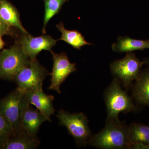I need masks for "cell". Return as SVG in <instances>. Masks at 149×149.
<instances>
[{"label": "cell", "mask_w": 149, "mask_h": 149, "mask_svg": "<svg viewBox=\"0 0 149 149\" xmlns=\"http://www.w3.org/2000/svg\"><path fill=\"white\" fill-rule=\"evenodd\" d=\"M144 64L148 65H149V58H146L144 61Z\"/></svg>", "instance_id": "22"}, {"label": "cell", "mask_w": 149, "mask_h": 149, "mask_svg": "<svg viewBox=\"0 0 149 149\" xmlns=\"http://www.w3.org/2000/svg\"><path fill=\"white\" fill-rule=\"evenodd\" d=\"M13 35L14 33L12 30L11 27L6 24L0 17V35Z\"/></svg>", "instance_id": "20"}, {"label": "cell", "mask_w": 149, "mask_h": 149, "mask_svg": "<svg viewBox=\"0 0 149 149\" xmlns=\"http://www.w3.org/2000/svg\"><path fill=\"white\" fill-rule=\"evenodd\" d=\"M17 42L29 58L34 60L42 51H49L51 52L57 40L49 35L34 37L29 34H23Z\"/></svg>", "instance_id": "9"}, {"label": "cell", "mask_w": 149, "mask_h": 149, "mask_svg": "<svg viewBox=\"0 0 149 149\" xmlns=\"http://www.w3.org/2000/svg\"><path fill=\"white\" fill-rule=\"evenodd\" d=\"M112 49L117 52H131L149 49V40H135L129 37H119L117 42L112 45Z\"/></svg>", "instance_id": "16"}, {"label": "cell", "mask_w": 149, "mask_h": 149, "mask_svg": "<svg viewBox=\"0 0 149 149\" xmlns=\"http://www.w3.org/2000/svg\"><path fill=\"white\" fill-rule=\"evenodd\" d=\"M47 74V70L37 59H30L17 72L13 80L17 84V88L23 93L42 90L43 82Z\"/></svg>", "instance_id": "5"}, {"label": "cell", "mask_w": 149, "mask_h": 149, "mask_svg": "<svg viewBox=\"0 0 149 149\" xmlns=\"http://www.w3.org/2000/svg\"><path fill=\"white\" fill-rule=\"evenodd\" d=\"M45 2V14L44 25L42 29L43 34L46 33V27L50 20L57 14L61 8L62 6L66 0H44Z\"/></svg>", "instance_id": "18"}, {"label": "cell", "mask_w": 149, "mask_h": 149, "mask_svg": "<svg viewBox=\"0 0 149 149\" xmlns=\"http://www.w3.org/2000/svg\"><path fill=\"white\" fill-rule=\"evenodd\" d=\"M53 60L52 70L50 73L51 84L48 89L54 90L60 94L61 85L68 77L76 70L75 63L70 62L68 57L64 53L56 54L52 51Z\"/></svg>", "instance_id": "8"}, {"label": "cell", "mask_w": 149, "mask_h": 149, "mask_svg": "<svg viewBox=\"0 0 149 149\" xmlns=\"http://www.w3.org/2000/svg\"><path fill=\"white\" fill-rule=\"evenodd\" d=\"M12 135V131L8 123L0 114V144L6 141Z\"/></svg>", "instance_id": "19"}, {"label": "cell", "mask_w": 149, "mask_h": 149, "mask_svg": "<svg viewBox=\"0 0 149 149\" xmlns=\"http://www.w3.org/2000/svg\"><path fill=\"white\" fill-rule=\"evenodd\" d=\"M0 17L10 27H15L24 34H29L22 24L18 11L7 0H0Z\"/></svg>", "instance_id": "14"}, {"label": "cell", "mask_w": 149, "mask_h": 149, "mask_svg": "<svg viewBox=\"0 0 149 149\" xmlns=\"http://www.w3.org/2000/svg\"><path fill=\"white\" fill-rule=\"evenodd\" d=\"M30 59L17 42L9 49L0 52V78L13 80Z\"/></svg>", "instance_id": "6"}, {"label": "cell", "mask_w": 149, "mask_h": 149, "mask_svg": "<svg viewBox=\"0 0 149 149\" xmlns=\"http://www.w3.org/2000/svg\"><path fill=\"white\" fill-rule=\"evenodd\" d=\"M51 122L37 109L33 108L29 102L24 107L21 118L22 130L29 135L37 136L40 126L45 121Z\"/></svg>", "instance_id": "10"}, {"label": "cell", "mask_w": 149, "mask_h": 149, "mask_svg": "<svg viewBox=\"0 0 149 149\" xmlns=\"http://www.w3.org/2000/svg\"><path fill=\"white\" fill-rule=\"evenodd\" d=\"M131 148L149 149V126L133 123L128 127Z\"/></svg>", "instance_id": "13"}, {"label": "cell", "mask_w": 149, "mask_h": 149, "mask_svg": "<svg viewBox=\"0 0 149 149\" xmlns=\"http://www.w3.org/2000/svg\"><path fill=\"white\" fill-rule=\"evenodd\" d=\"M105 99L107 110V120H119L118 115L120 113L130 112L135 109L132 99L123 90L116 78L107 89Z\"/></svg>", "instance_id": "3"}, {"label": "cell", "mask_w": 149, "mask_h": 149, "mask_svg": "<svg viewBox=\"0 0 149 149\" xmlns=\"http://www.w3.org/2000/svg\"><path fill=\"white\" fill-rule=\"evenodd\" d=\"M28 102L24 93L17 88L0 100V114L8 123L13 135L23 130L22 116L24 107Z\"/></svg>", "instance_id": "2"}, {"label": "cell", "mask_w": 149, "mask_h": 149, "mask_svg": "<svg viewBox=\"0 0 149 149\" xmlns=\"http://www.w3.org/2000/svg\"><path fill=\"white\" fill-rule=\"evenodd\" d=\"M133 94L139 104L149 106V69L140 73L136 80Z\"/></svg>", "instance_id": "15"}, {"label": "cell", "mask_w": 149, "mask_h": 149, "mask_svg": "<svg viewBox=\"0 0 149 149\" xmlns=\"http://www.w3.org/2000/svg\"><path fill=\"white\" fill-rule=\"evenodd\" d=\"M144 64V61H141L135 54L129 52L123 58L113 62L110 67L116 79L128 88L139 77Z\"/></svg>", "instance_id": "7"}, {"label": "cell", "mask_w": 149, "mask_h": 149, "mask_svg": "<svg viewBox=\"0 0 149 149\" xmlns=\"http://www.w3.org/2000/svg\"><path fill=\"white\" fill-rule=\"evenodd\" d=\"M24 94L29 103L35 106L41 113L52 121L51 116L55 111L53 103L54 99V96L47 95L43 90L29 91Z\"/></svg>", "instance_id": "11"}, {"label": "cell", "mask_w": 149, "mask_h": 149, "mask_svg": "<svg viewBox=\"0 0 149 149\" xmlns=\"http://www.w3.org/2000/svg\"><path fill=\"white\" fill-rule=\"evenodd\" d=\"M2 36L0 35V50L2 49L5 45V43L2 38Z\"/></svg>", "instance_id": "21"}, {"label": "cell", "mask_w": 149, "mask_h": 149, "mask_svg": "<svg viewBox=\"0 0 149 149\" xmlns=\"http://www.w3.org/2000/svg\"><path fill=\"white\" fill-rule=\"evenodd\" d=\"M59 124L66 127L77 145L85 146L91 138L87 116L82 112L71 113L61 109L56 114Z\"/></svg>", "instance_id": "4"}, {"label": "cell", "mask_w": 149, "mask_h": 149, "mask_svg": "<svg viewBox=\"0 0 149 149\" xmlns=\"http://www.w3.org/2000/svg\"><path fill=\"white\" fill-rule=\"evenodd\" d=\"M88 144L102 149H130L128 127L120 120H107L103 129L91 137Z\"/></svg>", "instance_id": "1"}, {"label": "cell", "mask_w": 149, "mask_h": 149, "mask_svg": "<svg viewBox=\"0 0 149 149\" xmlns=\"http://www.w3.org/2000/svg\"><path fill=\"white\" fill-rule=\"evenodd\" d=\"M40 144V140L37 136H31L22 130L12 135L6 141L0 144V148L36 149L39 146Z\"/></svg>", "instance_id": "12"}, {"label": "cell", "mask_w": 149, "mask_h": 149, "mask_svg": "<svg viewBox=\"0 0 149 149\" xmlns=\"http://www.w3.org/2000/svg\"><path fill=\"white\" fill-rule=\"evenodd\" d=\"M56 26L62 34L59 40L66 42L73 47L80 49L83 46L91 45V43L85 40L80 32L76 30H69L65 29L62 22L57 24Z\"/></svg>", "instance_id": "17"}]
</instances>
